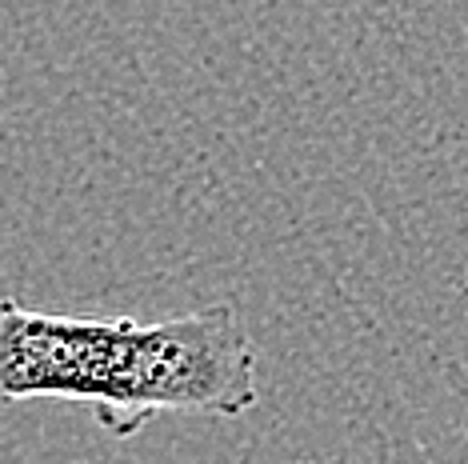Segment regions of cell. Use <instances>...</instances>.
I'll return each instance as SVG.
<instances>
[{"label":"cell","instance_id":"1","mask_svg":"<svg viewBox=\"0 0 468 464\" xmlns=\"http://www.w3.org/2000/svg\"><path fill=\"white\" fill-rule=\"evenodd\" d=\"M257 344L232 304L141 324L124 316L116 361L92 405L109 437H136L153 417H244L257 408Z\"/></svg>","mask_w":468,"mask_h":464},{"label":"cell","instance_id":"2","mask_svg":"<svg viewBox=\"0 0 468 464\" xmlns=\"http://www.w3.org/2000/svg\"><path fill=\"white\" fill-rule=\"evenodd\" d=\"M124 316H60L0 301V400H80L97 405L109 385Z\"/></svg>","mask_w":468,"mask_h":464}]
</instances>
